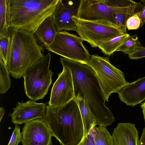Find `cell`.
<instances>
[{
	"label": "cell",
	"instance_id": "1",
	"mask_svg": "<svg viewBox=\"0 0 145 145\" xmlns=\"http://www.w3.org/2000/svg\"><path fill=\"white\" fill-rule=\"evenodd\" d=\"M60 62L70 69L74 96L79 95L95 120V125L105 127L115 121L112 113L106 106L104 94L93 70L87 65L63 57Z\"/></svg>",
	"mask_w": 145,
	"mask_h": 145
},
{
	"label": "cell",
	"instance_id": "2",
	"mask_svg": "<svg viewBox=\"0 0 145 145\" xmlns=\"http://www.w3.org/2000/svg\"><path fill=\"white\" fill-rule=\"evenodd\" d=\"M42 119L61 145H77L83 138V121L74 99L61 106H46L45 115Z\"/></svg>",
	"mask_w": 145,
	"mask_h": 145
},
{
	"label": "cell",
	"instance_id": "3",
	"mask_svg": "<svg viewBox=\"0 0 145 145\" xmlns=\"http://www.w3.org/2000/svg\"><path fill=\"white\" fill-rule=\"evenodd\" d=\"M8 33L10 45L6 67L11 76L19 79L28 68L44 57L42 53L44 49L32 33L10 27Z\"/></svg>",
	"mask_w": 145,
	"mask_h": 145
},
{
	"label": "cell",
	"instance_id": "4",
	"mask_svg": "<svg viewBox=\"0 0 145 145\" xmlns=\"http://www.w3.org/2000/svg\"><path fill=\"white\" fill-rule=\"evenodd\" d=\"M58 0H9V27L34 33L52 15Z\"/></svg>",
	"mask_w": 145,
	"mask_h": 145
},
{
	"label": "cell",
	"instance_id": "5",
	"mask_svg": "<svg viewBox=\"0 0 145 145\" xmlns=\"http://www.w3.org/2000/svg\"><path fill=\"white\" fill-rule=\"evenodd\" d=\"M86 64L94 71L106 101L112 93H118L129 83L123 72L111 64L108 58L92 55Z\"/></svg>",
	"mask_w": 145,
	"mask_h": 145
},
{
	"label": "cell",
	"instance_id": "6",
	"mask_svg": "<svg viewBox=\"0 0 145 145\" xmlns=\"http://www.w3.org/2000/svg\"><path fill=\"white\" fill-rule=\"evenodd\" d=\"M51 57L48 53L28 68L23 77L25 93L31 100L42 99L48 93L53 74L49 69Z\"/></svg>",
	"mask_w": 145,
	"mask_h": 145
},
{
	"label": "cell",
	"instance_id": "7",
	"mask_svg": "<svg viewBox=\"0 0 145 145\" xmlns=\"http://www.w3.org/2000/svg\"><path fill=\"white\" fill-rule=\"evenodd\" d=\"M135 3L131 0H81L76 17L86 20H104L116 26L113 15L123 12Z\"/></svg>",
	"mask_w": 145,
	"mask_h": 145
},
{
	"label": "cell",
	"instance_id": "8",
	"mask_svg": "<svg viewBox=\"0 0 145 145\" xmlns=\"http://www.w3.org/2000/svg\"><path fill=\"white\" fill-rule=\"evenodd\" d=\"M77 33L83 40L93 48L124 33L111 22L104 20H88L73 16Z\"/></svg>",
	"mask_w": 145,
	"mask_h": 145
},
{
	"label": "cell",
	"instance_id": "9",
	"mask_svg": "<svg viewBox=\"0 0 145 145\" xmlns=\"http://www.w3.org/2000/svg\"><path fill=\"white\" fill-rule=\"evenodd\" d=\"M83 41L80 37L63 31L57 32L53 42L45 48L65 58L86 64L90 55Z\"/></svg>",
	"mask_w": 145,
	"mask_h": 145
},
{
	"label": "cell",
	"instance_id": "10",
	"mask_svg": "<svg viewBox=\"0 0 145 145\" xmlns=\"http://www.w3.org/2000/svg\"><path fill=\"white\" fill-rule=\"evenodd\" d=\"M61 64L63 67V71L58 74V77L51 89L48 103L50 106H62L74 98L71 71L65 65Z\"/></svg>",
	"mask_w": 145,
	"mask_h": 145
},
{
	"label": "cell",
	"instance_id": "11",
	"mask_svg": "<svg viewBox=\"0 0 145 145\" xmlns=\"http://www.w3.org/2000/svg\"><path fill=\"white\" fill-rule=\"evenodd\" d=\"M22 134V145H53L52 133L42 119L25 123Z\"/></svg>",
	"mask_w": 145,
	"mask_h": 145
},
{
	"label": "cell",
	"instance_id": "12",
	"mask_svg": "<svg viewBox=\"0 0 145 145\" xmlns=\"http://www.w3.org/2000/svg\"><path fill=\"white\" fill-rule=\"evenodd\" d=\"M80 2L58 0L52 14L54 23L57 32L63 31H77L76 26L72 19L76 16Z\"/></svg>",
	"mask_w": 145,
	"mask_h": 145
},
{
	"label": "cell",
	"instance_id": "13",
	"mask_svg": "<svg viewBox=\"0 0 145 145\" xmlns=\"http://www.w3.org/2000/svg\"><path fill=\"white\" fill-rule=\"evenodd\" d=\"M46 108L45 104L37 103L35 100L18 102L16 108H13V113L9 115L15 124H21L35 120L42 119L45 115Z\"/></svg>",
	"mask_w": 145,
	"mask_h": 145
},
{
	"label": "cell",
	"instance_id": "14",
	"mask_svg": "<svg viewBox=\"0 0 145 145\" xmlns=\"http://www.w3.org/2000/svg\"><path fill=\"white\" fill-rule=\"evenodd\" d=\"M121 101L134 106L145 100V76L129 83L118 93Z\"/></svg>",
	"mask_w": 145,
	"mask_h": 145
},
{
	"label": "cell",
	"instance_id": "15",
	"mask_svg": "<svg viewBox=\"0 0 145 145\" xmlns=\"http://www.w3.org/2000/svg\"><path fill=\"white\" fill-rule=\"evenodd\" d=\"M138 134L134 124L119 123L112 133L114 145H138Z\"/></svg>",
	"mask_w": 145,
	"mask_h": 145
},
{
	"label": "cell",
	"instance_id": "16",
	"mask_svg": "<svg viewBox=\"0 0 145 145\" xmlns=\"http://www.w3.org/2000/svg\"><path fill=\"white\" fill-rule=\"evenodd\" d=\"M57 33L52 15L42 22L34 34L39 44L46 48L53 42Z\"/></svg>",
	"mask_w": 145,
	"mask_h": 145
},
{
	"label": "cell",
	"instance_id": "17",
	"mask_svg": "<svg viewBox=\"0 0 145 145\" xmlns=\"http://www.w3.org/2000/svg\"><path fill=\"white\" fill-rule=\"evenodd\" d=\"M144 6L141 2L136 3L124 12L114 14L113 15L117 27L123 33H127V20L136 13L140 11Z\"/></svg>",
	"mask_w": 145,
	"mask_h": 145
},
{
	"label": "cell",
	"instance_id": "18",
	"mask_svg": "<svg viewBox=\"0 0 145 145\" xmlns=\"http://www.w3.org/2000/svg\"><path fill=\"white\" fill-rule=\"evenodd\" d=\"M74 99L77 102L80 110L84 125V136L89 133L93 126H95V120L84 100L79 95L75 96Z\"/></svg>",
	"mask_w": 145,
	"mask_h": 145
},
{
	"label": "cell",
	"instance_id": "19",
	"mask_svg": "<svg viewBox=\"0 0 145 145\" xmlns=\"http://www.w3.org/2000/svg\"><path fill=\"white\" fill-rule=\"evenodd\" d=\"M9 0H0V37L8 35L9 23Z\"/></svg>",
	"mask_w": 145,
	"mask_h": 145
},
{
	"label": "cell",
	"instance_id": "20",
	"mask_svg": "<svg viewBox=\"0 0 145 145\" xmlns=\"http://www.w3.org/2000/svg\"><path fill=\"white\" fill-rule=\"evenodd\" d=\"M129 34L124 33L104 43L98 47L102 52L107 56H110L125 41Z\"/></svg>",
	"mask_w": 145,
	"mask_h": 145
},
{
	"label": "cell",
	"instance_id": "21",
	"mask_svg": "<svg viewBox=\"0 0 145 145\" xmlns=\"http://www.w3.org/2000/svg\"><path fill=\"white\" fill-rule=\"evenodd\" d=\"M94 129L95 145H114L112 136L105 127L95 126Z\"/></svg>",
	"mask_w": 145,
	"mask_h": 145
},
{
	"label": "cell",
	"instance_id": "22",
	"mask_svg": "<svg viewBox=\"0 0 145 145\" xmlns=\"http://www.w3.org/2000/svg\"><path fill=\"white\" fill-rule=\"evenodd\" d=\"M9 72L3 61L0 59V93H5L11 87Z\"/></svg>",
	"mask_w": 145,
	"mask_h": 145
},
{
	"label": "cell",
	"instance_id": "23",
	"mask_svg": "<svg viewBox=\"0 0 145 145\" xmlns=\"http://www.w3.org/2000/svg\"><path fill=\"white\" fill-rule=\"evenodd\" d=\"M142 46L138 40L137 35H130L116 51H121L129 55L134 52L137 48Z\"/></svg>",
	"mask_w": 145,
	"mask_h": 145
},
{
	"label": "cell",
	"instance_id": "24",
	"mask_svg": "<svg viewBox=\"0 0 145 145\" xmlns=\"http://www.w3.org/2000/svg\"><path fill=\"white\" fill-rule=\"evenodd\" d=\"M10 45V36L8 35L5 36L0 37V59L7 65Z\"/></svg>",
	"mask_w": 145,
	"mask_h": 145
},
{
	"label": "cell",
	"instance_id": "25",
	"mask_svg": "<svg viewBox=\"0 0 145 145\" xmlns=\"http://www.w3.org/2000/svg\"><path fill=\"white\" fill-rule=\"evenodd\" d=\"M137 13L134 14L127 20L126 25L128 30H136L140 27V20Z\"/></svg>",
	"mask_w": 145,
	"mask_h": 145
},
{
	"label": "cell",
	"instance_id": "26",
	"mask_svg": "<svg viewBox=\"0 0 145 145\" xmlns=\"http://www.w3.org/2000/svg\"><path fill=\"white\" fill-rule=\"evenodd\" d=\"M18 124H15V128L7 145H18L22 140V134L20 127Z\"/></svg>",
	"mask_w": 145,
	"mask_h": 145
},
{
	"label": "cell",
	"instance_id": "27",
	"mask_svg": "<svg viewBox=\"0 0 145 145\" xmlns=\"http://www.w3.org/2000/svg\"><path fill=\"white\" fill-rule=\"evenodd\" d=\"M93 126L89 133L84 136L81 142L77 145H95L94 139V127Z\"/></svg>",
	"mask_w": 145,
	"mask_h": 145
},
{
	"label": "cell",
	"instance_id": "28",
	"mask_svg": "<svg viewBox=\"0 0 145 145\" xmlns=\"http://www.w3.org/2000/svg\"><path fill=\"white\" fill-rule=\"evenodd\" d=\"M130 59H136L145 57V47L142 46L137 48L134 52L128 55Z\"/></svg>",
	"mask_w": 145,
	"mask_h": 145
},
{
	"label": "cell",
	"instance_id": "29",
	"mask_svg": "<svg viewBox=\"0 0 145 145\" xmlns=\"http://www.w3.org/2000/svg\"><path fill=\"white\" fill-rule=\"evenodd\" d=\"M140 1L144 4V6L142 10L138 12L137 14L140 20V27H141L145 23V0H140Z\"/></svg>",
	"mask_w": 145,
	"mask_h": 145
},
{
	"label": "cell",
	"instance_id": "30",
	"mask_svg": "<svg viewBox=\"0 0 145 145\" xmlns=\"http://www.w3.org/2000/svg\"><path fill=\"white\" fill-rule=\"evenodd\" d=\"M138 145H145V127L142 130V135L138 142Z\"/></svg>",
	"mask_w": 145,
	"mask_h": 145
},
{
	"label": "cell",
	"instance_id": "31",
	"mask_svg": "<svg viewBox=\"0 0 145 145\" xmlns=\"http://www.w3.org/2000/svg\"><path fill=\"white\" fill-rule=\"evenodd\" d=\"M141 107L143 115L144 118L145 122V101L141 105Z\"/></svg>",
	"mask_w": 145,
	"mask_h": 145
},
{
	"label": "cell",
	"instance_id": "32",
	"mask_svg": "<svg viewBox=\"0 0 145 145\" xmlns=\"http://www.w3.org/2000/svg\"><path fill=\"white\" fill-rule=\"evenodd\" d=\"M5 110L3 107H1L0 108V121L1 122L3 116L4 115Z\"/></svg>",
	"mask_w": 145,
	"mask_h": 145
}]
</instances>
